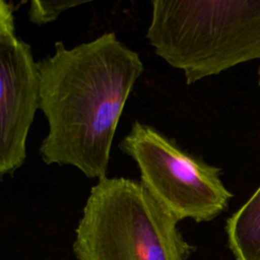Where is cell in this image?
<instances>
[{"instance_id": "7a4b0ae2", "label": "cell", "mask_w": 260, "mask_h": 260, "mask_svg": "<svg viewBox=\"0 0 260 260\" xmlns=\"http://www.w3.org/2000/svg\"><path fill=\"white\" fill-rule=\"evenodd\" d=\"M146 39L188 85L260 58V0H153Z\"/></svg>"}, {"instance_id": "5b68a950", "label": "cell", "mask_w": 260, "mask_h": 260, "mask_svg": "<svg viewBox=\"0 0 260 260\" xmlns=\"http://www.w3.org/2000/svg\"><path fill=\"white\" fill-rule=\"evenodd\" d=\"M14 6L0 1V175H12L26 157V138L40 109L41 82L30 46L15 30Z\"/></svg>"}, {"instance_id": "277c9868", "label": "cell", "mask_w": 260, "mask_h": 260, "mask_svg": "<svg viewBox=\"0 0 260 260\" xmlns=\"http://www.w3.org/2000/svg\"><path fill=\"white\" fill-rule=\"evenodd\" d=\"M119 148L136 162L144 187L180 220L209 221L233 197L220 179L221 169L185 151L149 125L135 121Z\"/></svg>"}, {"instance_id": "3957f363", "label": "cell", "mask_w": 260, "mask_h": 260, "mask_svg": "<svg viewBox=\"0 0 260 260\" xmlns=\"http://www.w3.org/2000/svg\"><path fill=\"white\" fill-rule=\"evenodd\" d=\"M180 219L141 182L104 178L91 188L78 221V260H187L192 247Z\"/></svg>"}, {"instance_id": "52a82bcc", "label": "cell", "mask_w": 260, "mask_h": 260, "mask_svg": "<svg viewBox=\"0 0 260 260\" xmlns=\"http://www.w3.org/2000/svg\"><path fill=\"white\" fill-rule=\"evenodd\" d=\"M82 4V2L73 1L34 0L29 2L28 19L34 24L45 25L57 19L63 11Z\"/></svg>"}, {"instance_id": "6da1fadb", "label": "cell", "mask_w": 260, "mask_h": 260, "mask_svg": "<svg viewBox=\"0 0 260 260\" xmlns=\"http://www.w3.org/2000/svg\"><path fill=\"white\" fill-rule=\"evenodd\" d=\"M54 46L38 62L40 110L49 126L40 156L46 165L72 166L100 181L107 177L117 125L143 63L115 32L70 49L62 42Z\"/></svg>"}, {"instance_id": "8992f818", "label": "cell", "mask_w": 260, "mask_h": 260, "mask_svg": "<svg viewBox=\"0 0 260 260\" xmlns=\"http://www.w3.org/2000/svg\"><path fill=\"white\" fill-rule=\"evenodd\" d=\"M225 231L237 260H260V186L226 220Z\"/></svg>"}, {"instance_id": "ba28073f", "label": "cell", "mask_w": 260, "mask_h": 260, "mask_svg": "<svg viewBox=\"0 0 260 260\" xmlns=\"http://www.w3.org/2000/svg\"><path fill=\"white\" fill-rule=\"evenodd\" d=\"M258 82H259V85H260V67H259V70H258Z\"/></svg>"}]
</instances>
